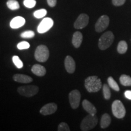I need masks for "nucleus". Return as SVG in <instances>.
I'll list each match as a JSON object with an SVG mask.
<instances>
[{"mask_svg":"<svg viewBox=\"0 0 131 131\" xmlns=\"http://www.w3.org/2000/svg\"><path fill=\"white\" fill-rule=\"evenodd\" d=\"M84 86L89 92H96L101 89L102 83L100 78L97 76H90L85 80Z\"/></svg>","mask_w":131,"mask_h":131,"instance_id":"nucleus-1","label":"nucleus"},{"mask_svg":"<svg viewBox=\"0 0 131 131\" xmlns=\"http://www.w3.org/2000/svg\"><path fill=\"white\" fill-rule=\"evenodd\" d=\"M114 40V35L111 31H107L103 34L98 41V47L100 49L104 50L109 48L112 45Z\"/></svg>","mask_w":131,"mask_h":131,"instance_id":"nucleus-2","label":"nucleus"},{"mask_svg":"<svg viewBox=\"0 0 131 131\" xmlns=\"http://www.w3.org/2000/svg\"><path fill=\"white\" fill-rule=\"evenodd\" d=\"M97 123L98 118L96 117L95 115L89 114L82 120L80 128L83 131H88L94 129Z\"/></svg>","mask_w":131,"mask_h":131,"instance_id":"nucleus-3","label":"nucleus"},{"mask_svg":"<svg viewBox=\"0 0 131 131\" xmlns=\"http://www.w3.org/2000/svg\"><path fill=\"white\" fill-rule=\"evenodd\" d=\"M35 58L37 61L44 63L49 59V50L48 47L45 45H39L35 51Z\"/></svg>","mask_w":131,"mask_h":131,"instance_id":"nucleus-4","label":"nucleus"},{"mask_svg":"<svg viewBox=\"0 0 131 131\" xmlns=\"http://www.w3.org/2000/svg\"><path fill=\"white\" fill-rule=\"evenodd\" d=\"M113 115L117 118L121 119L124 117L126 115V109L123 103L119 100H115L112 104Z\"/></svg>","mask_w":131,"mask_h":131,"instance_id":"nucleus-5","label":"nucleus"},{"mask_svg":"<svg viewBox=\"0 0 131 131\" xmlns=\"http://www.w3.org/2000/svg\"><path fill=\"white\" fill-rule=\"evenodd\" d=\"M17 91L21 95L26 96V97H31V96L35 95L38 92L39 88L37 86L29 85V86L19 87L18 88Z\"/></svg>","mask_w":131,"mask_h":131,"instance_id":"nucleus-6","label":"nucleus"},{"mask_svg":"<svg viewBox=\"0 0 131 131\" xmlns=\"http://www.w3.org/2000/svg\"><path fill=\"white\" fill-rule=\"evenodd\" d=\"M69 100L71 107L73 109H77L80 105L81 100V94L77 89L73 90L69 95Z\"/></svg>","mask_w":131,"mask_h":131,"instance_id":"nucleus-7","label":"nucleus"},{"mask_svg":"<svg viewBox=\"0 0 131 131\" xmlns=\"http://www.w3.org/2000/svg\"><path fill=\"white\" fill-rule=\"evenodd\" d=\"M109 24V18L107 15H102L96 21L95 28L96 32H101L107 29Z\"/></svg>","mask_w":131,"mask_h":131,"instance_id":"nucleus-8","label":"nucleus"},{"mask_svg":"<svg viewBox=\"0 0 131 131\" xmlns=\"http://www.w3.org/2000/svg\"><path fill=\"white\" fill-rule=\"evenodd\" d=\"M53 25V19L50 18H45L41 21L38 26L37 30L40 34H44L50 30Z\"/></svg>","mask_w":131,"mask_h":131,"instance_id":"nucleus-9","label":"nucleus"},{"mask_svg":"<svg viewBox=\"0 0 131 131\" xmlns=\"http://www.w3.org/2000/svg\"><path fill=\"white\" fill-rule=\"evenodd\" d=\"M89 17L85 14H80L74 23V28L76 29H81L84 28L89 23Z\"/></svg>","mask_w":131,"mask_h":131,"instance_id":"nucleus-10","label":"nucleus"},{"mask_svg":"<svg viewBox=\"0 0 131 131\" xmlns=\"http://www.w3.org/2000/svg\"><path fill=\"white\" fill-rule=\"evenodd\" d=\"M57 105L55 103H50L45 104L40 109L41 114L43 115H49L53 114L57 110Z\"/></svg>","mask_w":131,"mask_h":131,"instance_id":"nucleus-11","label":"nucleus"},{"mask_svg":"<svg viewBox=\"0 0 131 131\" xmlns=\"http://www.w3.org/2000/svg\"><path fill=\"white\" fill-rule=\"evenodd\" d=\"M64 67L66 71L69 73H73L76 68V64L73 58L71 56L68 55L64 60Z\"/></svg>","mask_w":131,"mask_h":131,"instance_id":"nucleus-12","label":"nucleus"},{"mask_svg":"<svg viewBox=\"0 0 131 131\" xmlns=\"http://www.w3.org/2000/svg\"><path fill=\"white\" fill-rule=\"evenodd\" d=\"M13 79L15 81L18 83H24V84H27L33 81L32 78L24 74H21V73H16L13 76Z\"/></svg>","mask_w":131,"mask_h":131,"instance_id":"nucleus-13","label":"nucleus"},{"mask_svg":"<svg viewBox=\"0 0 131 131\" xmlns=\"http://www.w3.org/2000/svg\"><path fill=\"white\" fill-rule=\"evenodd\" d=\"M26 23L25 19L22 16H16L11 20L10 26L12 29H18L22 27Z\"/></svg>","mask_w":131,"mask_h":131,"instance_id":"nucleus-14","label":"nucleus"},{"mask_svg":"<svg viewBox=\"0 0 131 131\" xmlns=\"http://www.w3.org/2000/svg\"><path fill=\"white\" fill-rule=\"evenodd\" d=\"M83 109L86 111L87 112L89 113V114L95 115L96 113V109L95 106L93 105L92 103L88 100H84L82 103Z\"/></svg>","mask_w":131,"mask_h":131,"instance_id":"nucleus-15","label":"nucleus"},{"mask_svg":"<svg viewBox=\"0 0 131 131\" xmlns=\"http://www.w3.org/2000/svg\"><path fill=\"white\" fill-rule=\"evenodd\" d=\"M32 72L35 75L38 77H43L46 73V69L44 66L40 64H34L32 68Z\"/></svg>","mask_w":131,"mask_h":131,"instance_id":"nucleus-16","label":"nucleus"},{"mask_svg":"<svg viewBox=\"0 0 131 131\" xmlns=\"http://www.w3.org/2000/svg\"><path fill=\"white\" fill-rule=\"evenodd\" d=\"M83 41V35L80 32H75L73 35L72 43L75 48H78Z\"/></svg>","mask_w":131,"mask_h":131,"instance_id":"nucleus-17","label":"nucleus"},{"mask_svg":"<svg viewBox=\"0 0 131 131\" xmlns=\"http://www.w3.org/2000/svg\"><path fill=\"white\" fill-rule=\"evenodd\" d=\"M111 123V118L108 114H104L101 117L100 126L102 129H105L110 125Z\"/></svg>","mask_w":131,"mask_h":131,"instance_id":"nucleus-18","label":"nucleus"},{"mask_svg":"<svg viewBox=\"0 0 131 131\" xmlns=\"http://www.w3.org/2000/svg\"><path fill=\"white\" fill-rule=\"evenodd\" d=\"M119 82L123 86H131V77L127 75H122L119 77Z\"/></svg>","mask_w":131,"mask_h":131,"instance_id":"nucleus-19","label":"nucleus"},{"mask_svg":"<svg viewBox=\"0 0 131 131\" xmlns=\"http://www.w3.org/2000/svg\"><path fill=\"white\" fill-rule=\"evenodd\" d=\"M127 50V44L124 41H121L119 42L117 46V51L119 53L123 54L126 53Z\"/></svg>","mask_w":131,"mask_h":131,"instance_id":"nucleus-20","label":"nucleus"},{"mask_svg":"<svg viewBox=\"0 0 131 131\" xmlns=\"http://www.w3.org/2000/svg\"><path fill=\"white\" fill-rule=\"evenodd\" d=\"M7 6L12 10H15L19 9V3L16 0H8L7 1Z\"/></svg>","mask_w":131,"mask_h":131,"instance_id":"nucleus-21","label":"nucleus"},{"mask_svg":"<svg viewBox=\"0 0 131 131\" xmlns=\"http://www.w3.org/2000/svg\"><path fill=\"white\" fill-rule=\"evenodd\" d=\"M107 82H108V85H109L110 88H112V89H114L115 91H119V88L118 85L117 83L115 81L114 78L112 77H109L107 78Z\"/></svg>","mask_w":131,"mask_h":131,"instance_id":"nucleus-22","label":"nucleus"},{"mask_svg":"<svg viewBox=\"0 0 131 131\" xmlns=\"http://www.w3.org/2000/svg\"><path fill=\"white\" fill-rule=\"evenodd\" d=\"M103 92L104 98L106 100H109L111 96V92L110 90V87L107 84H104L103 86Z\"/></svg>","mask_w":131,"mask_h":131,"instance_id":"nucleus-23","label":"nucleus"},{"mask_svg":"<svg viewBox=\"0 0 131 131\" xmlns=\"http://www.w3.org/2000/svg\"><path fill=\"white\" fill-rule=\"evenodd\" d=\"M12 61L13 63H14V64L15 65V66L17 68L21 69L22 68H23V63L20 60V58H19L18 56L14 55L12 57Z\"/></svg>","mask_w":131,"mask_h":131,"instance_id":"nucleus-24","label":"nucleus"},{"mask_svg":"<svg viewBox=\"0 0 131 131\" xmlns=\"http://www.w3.org/2000/svg\"><path fill=\"white\" fill-rule=\"evenodd\" d=\"M47 10L45 9H42L36 10L34 13V16L37 18H41L46 15Z\"/></svg>","mask_w":131,"mask_h":131,"instance_id":"nucleus-25","label":"nucleus"},{"mask_svg":"<svg viewBox=\"0 0 131 131\" xmlns=\"http://www.w3.org/2000/svg\"><path fill=\"white\" fill-rule=\"evenodd\" d=\"M35 36V33L32 30H27L21 33L20 37L23 38H32Z\"/></svg>","mask_w":131,"mask_h":131,"instance_id":"nucleus-26","label":"nucleus"},{"mask_svg":"<svg viewBox=\"0 0 131 131\" xmlns=\"http://www.w3.org/2000/svg\"><path fill=\"white\" fill-rule=\"evenodd\" d=\"M30 47V45L29 42L27 41H21L19 42L17 45V48L19 50H24V49H27Z\"/></svg>","mask_w":131,"mask_h":131,"instance_id":"nucleus-27","label":"nucleus"},{"mask_svg":"<svg viewBox=\"0 0 131 131\" xmlns=\"http://www.w3.org/2000/svg\"><path fill=\"white\" fill-rule=\"evenodd\" d=\"M58 131H70V129L68 124L64 122H62L59 124L58 126Z\"/></svg>","mask_w":131,"mask_h":131,"instance_id":"nucleus-28","label":"nucleus"},{"mask_svg":"<svg viewBox=\"0 0 131 131\" xmlns=\"http://www.w3.org/2000/svg\"><path fill=\"white\" fill-rule=\"evenodd\" d=\"M23 4L26 7L33 8L36 5L35 0H24Z\"/></svg>","mask_w":131,"mask_h":131,"instance_id":"nucleus-29","label":"nucleus"},{"mask_svg":"<svg viewBox=\"0 0 131 131\" xmlns=\"http://www.w3.org/2000/svg\"><path fill=\"white\" fill-rule=\"evenodd\" d=\"M126 0H112V4L115 6H120L124 4Z\"/></svg>","mask_w":131,"mask_h":131,"instance_id":"nucleus-30","label":"nucleus"},{"mask_svg":"<svg viewBox=\"0 0 131 131\" xmlns=\"http://www.w3.org/2000/svg\"><path fill=\"white\" fill-rule=\"evenodd\" d=\"M47 2L50 7H53L56 6L57 0H47Z\"/></svg>","mask_w":131,"mask_h":131,"instance_id":"nucleus-31","label":"nucleus"},{"mask_svg":"<svg viewBox=\"0 0 131 131\" xmlns=\"http://www.w3.org/2000/svg\"><path fill=\"white\" fill-rule=\"evenodd\" d=\"M124 96L127 99L131 100V91H126L124 92Z\"/></svg>","mask_w":131,"mask_h":131,"instance_id":"nucleus-32","label":"nucleus"}]
</instances>
